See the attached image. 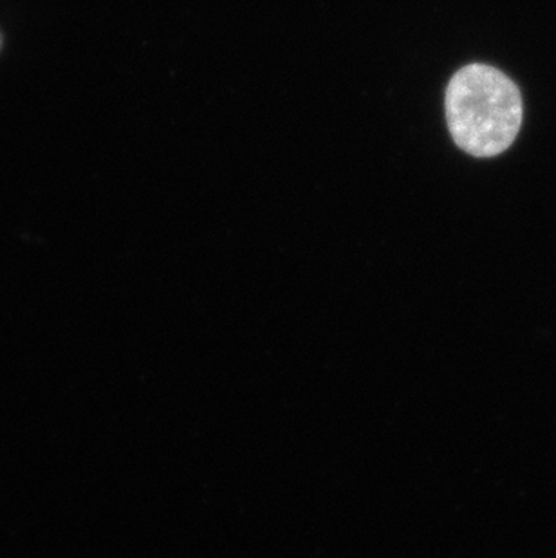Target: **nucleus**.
<instances>
[{
    "instance_id": "1",
    "label": "nucleus",
    "mask_w": 556,
    "mask_h": 558,
    "mask_svg": "<svg viewBox=\"0 0 556 558\" xmlns=\"http://www.w3.org/2000/svg\"><path fill=\"white\" fill-rule=\"evenodd\" d=\"M445 109L451 140L475 158L508 150L524 114L519 87L503 71L484 63H472L451 76Z\"/></svg>"
}]
</instances>
